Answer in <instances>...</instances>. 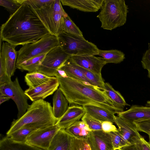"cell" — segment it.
Segmentation results:
<instances>
[{
    "mask_svg": "<svg viewBox=\"0 0 150 150\" xmlns=\"http://www.w3.org/2000/svg\"><path fill=\"white\" fill-rule=\"evenodd\" d=\"M26 1L1 27V40L15 47L35 42L50 34Z\"/></svg>",
    "mask_w": 150,
    "mask_h": 150,
    "instance_id": "6da1fadb",
    "label": "cell"
},
{
    "mask_svg": "<svg viewBox=\"0 0 150 150\" xmlns=\"http://www.w3.org/2000/svg\"><path fill=\"white\" fill-rule=\"evenodd\" d=\"M59 83V88L70 104L84 106L96 105L114 114L123 109L115 106L105 92L99 88L81 81L63 76L58 72L55 76Z\"/></svg>",
    "mask_w": 150,
    "mask_h": 150,
    "instance_id": "7a4b0ae2",
    "label": "cell"
},
{
    "mask_svg": "<svg viewBox=\"0 0 150 150\" xmlns=\"http://www.w3.org/2000/svg\"><path fill=\"white\" fill-rule=\"evenodd\" d=\"M58 121L53 115L50 103L43 99L37 100L30 105L22 117L13 120L6 133V136L26 125H34L45 127L56 124Z\"/></svg>",
    "mask_w": 150,
    "mask_h": 150,
    "instance_id": "3957f363",
    "label": "cell"
},
{
    "mask_svg": "<svg viewBox=\"0 0 150 150\" xmlns=\"http://www.w3.org/2000/svg\"><path fill=\"white\" fill-rule=\"evenodd\" d=\"M97 17L104 29L112 30L126 23L129 8L124 0H103Z\"/></svg>",
    "mask_w": 150,
    "mask_h": 150,
    "instance_id": "277c9868",
    "label": "cell"
},
{
    "mask_svg": "<svg viewBox=\"0 0 150 150\" xmlns=\"http://www.w3.org/2000/svg\"><path fill=\"white\" fill-rule=\"evenodd\" d=\"M34 10L50 34L57 36L63 32L64 17L68 14L60 0H53L41 8Z\"/></svg>",
    "mask_w": 150,
    "mask_h": 150,
    "instance_id": "5b68a950",
    "label": "cell"
},
{
    "mask_svg": "<svg viewBox=\"0 0 150 150\" xmlns=\"http://www.w3.org/2000/svg\"><path fill=\"white\" fill-rule=\"evenodd\" d=\"M59 46L71 56L98 55L99 49L83 36L63 32L57 36Z\"/></svg>",
    "mask_w": 150,
    "mask_h": 150,
    "instance_id": "8992f818",
    "label": "cell"
},
{
    "mask_svg": "<svg viewBox=\"0 0 150 150\" xmlns=\"http://www.w3.org/2000/svg\"><path fill=\"white\" fill-rule=\"evenodd\" d=\"M58 46L57 37L50 34L35 42L23 45L17 52L16 68L23 62L40 55L47 53Z\"/></svg>",
    "mask_w": 150,
    "mask_h": 150,
    "instance_id": "52a82bcc",
    "label": "cell"
},
{
    "mask_svg": "<svg viewBox=\"0 0 150 150\" xmlns=\"http://www.w3.org/2000/svg\"><path fill=\"white\" fill-rule=\"evenodd\" d=\"M71 56L59 46L47 53L38 72L50 77H55L66 61Z\"/></svg>",
    "mask_w": 150,
    "mask_h": 150,
    "instance_id": "ba28073f",
    "label": "cell"
},
{
    "mask_svg": "<svg viewBox=\"0 0 150 150\" xmlns=\"http://www.w3.org/2000/svg\"><path fill=\"white\" fill-rule=\"evenodd\" d=\"M0 93L12 99L18 109L17 119L22 117L26 112L30 105L28 100L29 99L21 88L16 77L15 80L0 86Z\"/></svg>",
    "mask_w": 150,
    "mask_h": 150,
    "instance_id": "9c48e42d",
    "label": "cell"
},
{
    "mask_svg": "<svg viewBox=\"0 0 150 150\" xmlns=\"http://www.w3.org/2000/svg\"><path fill=\"white\" fill-rule=\"evenodd\" d=\"M60 129L56 124L37 130L28 136L25 142L47 150L54 137Z\"/></svg>",
    "mask_w": 150,
    "mask_h": 150,
    "instance_id": "30bf717a",
    "label": "cell"
},
{
    "mask_svg": "<svg viewBox=\"0 0 150 150\" xmlns=\"http://www.w3.org/2000/svg\"><path fill=\"white\" fill-rule=\"evenodd\" d=\"M59 83L55 79L33 88H28L25 92L29 99L33 102L43 99L53 94L58 88Z\"/></svg>",
    "mask_w": 150,
    "mask_h": 150,
    "instance_id": "8fae6325",
    "label": "cell"
},
{
    "mask_svg": "<svg viewBox=\"0 0 150 150\" xmlns=\"http://www.w3.org/2000/svg\"><path fill=\"white\" fill-rule=\"evenodd\" d=\"M70 59L77 65L100 76H102V69L107 64L103 58L94 55L73 56H71Z\"/></svg>",
    "mask_w": 150,
    "mask_h": 150,
    "instance_id": "7c38bea8",
    "label": "cell"
},
{
    "mask_svg": "<svg viewBox=\"0 0 150 150\" xmlns=\"http://www.w3.org/2000/svg\"><path fill=\"white\" fill-rule=\"evenodd\" d=\"M114 123L118 127V130L129 145L135 144L142 137L133 122L115 116Z\"/></svg>",
    "mask_w": 150,
    "mask_h": 150,
    "instance_id": "4fadbf2b",
    "label": "cell"
},
{
    "mask_svg": "<svg viewBox=\"0 0 150 150\" xmlns=\"http://www.w3.org/2000/svg\"><path fill=\"white\" fill-rule=\"evenodd\" d=\"M87 140L91 150H114L110 135L102 130L91 131Z\"/></svg>",
    "mask_w": 150,
    "mask_h": 150,
    "instance_id": "5bb4252c",
    "label": "cell"
},
{
    "mask_svg": "<svg viewBox=\"0 0 150 150\" xmlns=\"http://www.w3.org/2000/svg\"><path fill=\"white\" fill-rule=\"evenodd\" d=\"M15 47L7 42H3L1 44L0 57L4 62L7 74L10 78L14 75L16 68L18 52Z\"/></svg>",
    "mask_w": 150,
    "mask_h": 150,
    "instance_id": "9a60e30c",
    "label": "cell"
},
{
    "mask_svg": "<svg viewBox=\"0 0 150 150\" xmlns=\"http://www.w3.org/2000/svg\"><path fill=\"white\" fill-rule=\"evenodd\" d=\"M85 113V110L82 106L76 105L69 106L56 124L60 129H65L79 121Z\"/></svg>",
    "mask_w": 150,
    "mask_h": 150,
    "instance_id": "2e32d148",
    "label": "cell"
},
{
    "mask_svg": "<svg viewBox=\"0 0 150 150\" xmlns=\"http://www.w3.org/2000/svg\"><path fill=\"white\" fill-rule=\"evenodd\" d=\"M62 4L85 12H96L100 9L103 0H61Z\"/></svg>",
    "mask_w": 150,
    "mask_h": 150,
    "instance_id": "e0dca14e",
    "label": "cell"
},
{
    "mask_svg": "<svg viewBox=\"0 0 150 150\" xmlns=\"http://www.w3.org/2000/svg\"><path fill=\"white\" fill-rule=\"evenodd\" d=\"M118 116L133 122L143 119H150V107L132 105L128 110L119 112Z\"/></svg>",
    "mask_w": 150,
    "mask_h": 150,
    "instance_id": "ac0fdd59",
    "label": "cell"
},
{
    "mask_svg": "<svg viewBox=\"0 0 150 150\" xmlns=\"http://www.w3.org/2000/svg\"><path fill=\"white\" fill-rule=\"evenodd\" d=\"M69 103L59 88L54 92L53 98V112L54 117L58 120L68 109Z\"/></svg>",
    "mask_w": 150,
    "mask_h": 150,
    "instance_id": "d6986e66",
    "label": "cell"
},
{
    "mask_svg": "<svg viewBox=\"0 0 150 150\" xmlns=\"http://www.w3.org/2000/svg\"><path fill=\"white\" fill-rule=\"evenodd\" d=\"M82 107L86 113L99 121L115 122V114L105 109L93 105H86Z\"/></svg>",
    "mask_w": 150,
    "mask_h": 150,
    "instance_id": "ffe728a7",
    "label": "cell"
},
{
    "mask_svg": "<svg viewBox=\"0 0 150 150\" xmlns=\"http://www.w3.org/2000/svg\"><path fill=\"white\" fill-rule=\"evenodd\" d=\"M71 135L60 129L54 137L47 150H69Z\"/></svg>",
    "mask_w": 150,
    "mask_h": 150,
    "instance_id": "44dd1931",
    "label": "cell"
},
{
    "mask_svg": "<svg viewBox=\"0 0 150 150\" xmlns=\"http://www.w3.org/2000/svg\"><path fill=\"white\" fill-rule=\"evenodd\" d=\"M0 150H45L26 142H16L6 137L0 141Z\"/></svg>",
    "mask_w": 150,
    "mask_h": 150,
    "instance_id": "7402d4cb",
    "label": "cell"
},
{
    "mask_svg": "<svg viewBox=\"0 0 150 150\" xmlns=\"http://www.w3.org/2000/svg\"><path fill=\"white\" fill-rule=\"evenodd\" d=\"M65 130L69 134L76 138L86 140L91 131L88 126L82 120L76 122Z\"/></svg>",
    "mask_w": 150,
    "mask_h": 150,
    "instance_id": "603a6c76",
    "label": "cell"
},
{
    "mask_svg": "<svg viewBox=\"0 0 150 150\" xmlns=\"http://www.w3.org/2000/svg\"><path fill=\"white\" fill-rule=\"evenodd\" d=\"M59 70L63 71L68 77L91 85L90 82L82 72L75 67L70 59V58L66 61Z\"/></svg>",
    "mask_w": 150,
    "mask_h": 150,
    "instance_id": "cb8c5ba5",
    "label": "cell"
},
{
    "mask_svg": "<svg viewBox=\"0 0 150 150\" xmlns=\"http://www.w3.org/2000/svg\"><path fill=\"white\" fill-rule=\"evenodd\" d=\"M103 91L116 107L124 109L125 106H130L121 93L115 90L109 83H105V88Z\"/></svg>",
    "mask_w": 150,
    "mask_h": 150,
    "instance_id": "d4e9b609",
    "label": "cell"
},
{
    "mask_svg": "<svg viewBox=\"0 0 150 150\" xmlns=\"http://www.w3.org/2000/svg\"><path fill=\"white\" fill-rule=\"evenodd\" d=\"M56 78L49 76L36 71L26 74L25 76V81L29 88H33Z\"/></svg>",
    "mask_w": 150,
    "mask_h": 150,
    "instance_id": "484cf974",
    "label": "cell"
},
{
    "mask_svg": "<svg viewBox=\"0 0 150 150\" xmlns=\"http://www.w3.org/2000/svg\"><path fill=\"white\" fill-rule=\"evenodd\" d=\"M44 128L45 127L36 125H27L23 126L8 137L16 142H25L27 137L31 133L37 130Z\"/></svg>",
    "mask_w": 150,
    "mask_h": 150,
    "instance_id": "4316f807",
    "label": "cell"
},
{
    "mask_svg": "<svg viewBox=\"0 0 150 150\" xmlns=\"http://www.w3.org/2000/svg\"><path fill=\"white\" fill-rule=\"evenodd\" d=\"M98 55L105 61L106 64H118L123 62L125 59V54L117 50H99Z\"/></svg>",
    "mask_w": 150,
    "mask_h": 150,
    "instance_id": "83f0119b",
    "label": "cell"
},
{
    "mask_svg": "<svg viewBox=\"0 0 150 150\" xmlns=\"http://www.w3.org/2000/svg\"><path fill=\"white\" fill-rule=\"evenodd\" d=\"M46 54L44 53L28 60L16 67V68L28 71L29 73L38 71L39 66Z\"/></svg>",
    "mask_w": 150,
    "mask_h": 150,
    "instance_id": "f1b7e54d",
    "label": "cell"
},
{
    "mask_svg": "<svg viewBox=\"0 0 150 150\" xmlns=\"http://www.w3.org/2000/svg\"><path fill=\"white\" fill-rule=\"evenodd\" d=\"M72 62L75 67L82 72L90 82L91 85L98 88L102 90H104L105 88V83L103 79L102 76L96 74L90 71L77 65L73 62Z\"/></svg>",
    "mask_w": 150,
    "mask_h": 150,
    "instance_id": "f546056e",
    "label": "cell"
},
{
    "mask_svg": "<svg viewBox=\"0 0 150 150\" xmlns=\"http://www.w3.org/2000/svg\"><path fill=\"white\" fill-rule=\"evenodd\" d=\"M63 30L64 32L68 33L83 36L82 32L68 15L64 17Z\"/></svg>",
    "mask_w": 150,
    "mask_h": 150,
    "instance_id": "4dcf8cb0",
    "label": "cell"
},
{
    "mask_svg": "<svg viewBox=\"0 0 150 150\" xmlns=\"http://www.w3.org/2000/svg\"><path fill=\"white\" fill-rule=\"evenodd\" d=\"M69 150H91V149L87 140L78 139L71 135Z\"/></svg>",
    "mask_w": 150,
    "mask_h": 150,
    "instance_id": "1f68e13d",
    "label": "cell"
},
{
    "mask_svg": "<svg viewBox=\"0 0 150 150\" xmlns=\"http://www.w3.org/2000/svg\"><path fill=\"white\" fill-rule=\"evenodd\" d=\"M109 134L111 137L114 150H118L122 147L129 145L118 129Z\"/></svg>",
    "mask_w": 150,
    "mask_h": 150,
    "instance_id": "d6a6232c",
    "label": "cell"
},
{
    "mask_svg": "<svg viewBox=\"0 0 150 150\" xmlns=\"http://www.w3.org/2000/svg\"><path fill=\"white\" fill-rule=\"evenodd\" d=\"M25 0H0V5L4 7L11 14L15 13Z\"/></svg>",
    "mask_w": 150,
    "mask_h": 150,
    "instance_id": "836d02e7",
    "label": "cell"
},
{
    "mask_svg": "<svg viewBox=\"0 0 150 150\" xmlns=\"http://www.w3.org/2000/svg\"><path fill=\"white\" fill-rule=\"evenodd\" d=\"M81 120L86 123L91 131L102 130V122L85 113L81 119Z\"/></svg>",
    "mask_w": 150,
    "mask_h": 150,
    "instance_id": "e575fe53",
    "label": "cell"
},
{
    "mask_svg": "<svg viewBox=\"0 0 150 150\" xmlns=\"http://www.w3.org/2000/svg\"><path fill=\"white\" fill-rule=\"evenodd\" d=\"M133 122L138 131L150 134V119H139Z\"/></svg>",
    "mask_w": 150,
    "mask_h": 150,
    "instance_id": "d590c367",
    "label": "cell"
},
{
    "mask_svg": "<svg viewBox=\"0 0 150 150\" xmlns=\"http://www.w3.org/2000/svg\"><path fill=\"white\" fill-rule=\"evenodd\" d=\"M11 80L6 72V69L4 62L0 57V86L6 84Z\"/></svg>",
    "mask_w": 150,
    "mask_h": 150,
    "instance_id": "8d00e7d4",
    "label": "cell"
},
{
    "mask_svg": "<svg viewBox=\"0 0 150 150\" xmlns=\"http://www.w3.org/2000/svg\"><path fill=\"white\" fill-rule=\"evenodd\" d=\"M53 0H26V2L34 9L41 8L53 1Z\"/></svg>",
    "mask_w": 150,
    "mask_h": 150,
    "instance_id": "74e56055",
    "label": "cell"
},
{
    "mask_svg": "<svg viewBox=\"0 0 150 150\" xmlns=\"http://www.w3.org/2000/svg\"><path fill=\"white\" fill-rule=\"evenodd\" d=\"M141 62L142 67L148 71L150 70V45L143 54Z\"/></svg>",
    "mask_w": 150,
    "mask_h": 150,
    "instance_id": "f35d334b",
    "label": "cell"
},
{
    "mask_svg": "<svg viewBox=\"0 0 150 150\" xmlns=\"http://www.w3.org/2000/svg\"><path fill=\"white\" fill-rule=\"evenodd\" d=\"M135 144L138 150H150V143L142 136Z\"/></svg>",
    "mask_w": 150,
    "mask_h": 150,
    "instance_id": "ab89813d",
    "label": "cell"
},
{
    "mask_svg": "<svg viewBox=\"0 0 150 150\" xmlns=\"http://www.w3.org/2000/svg\"><path fill=\"white\" fill-rule=\"evenodd\" d=\"M113 122L108 121L102 122V130L107 133L117 130L118 129L113 125Z\"/></svg>",
    "mask_w": 150,
    "mask_h": 150,
    "instance_id": "60d3db41",
    "label": "cell"
},
{
    "mask_svg": "<svg viewBox=\"0 0 150 150\" xmlns=\"http://www.w3.org/2000/svg\"><path fill=\"white\" fill-rule=\"evenodd\" d=\"M118 150H138L135 144L127 146L119 149Z\"/></svg>",
    "mask_w": 150,
    "mask_h": 150,
    "instance_id": "b9f144b4",
    "label": "cell"
},
{
    "mask_svg": "<svg viewBox=\"0 0 150 150\" xmlns=\"http://www.w3.org/2000/svg\"><path fill=\"white\" fill-rule=\"evenodd\" d=\"M10 98L0 93V104L9 100Z\"/></svg>",
    "mask_w": 150,
    "mask_h": 150,
    "instance_id": "7bdbcfd3",
    "label": "cell"
},
{
    "mask_svg": "<svg viewBox=\"0 0 150 150\" xmlns=\"http://www.w3.org/2000/svg\"><path fill=\"white\" fill-rule=\"evenodd\" d=\"M148 77L150 78V70L148 71Z\"/></svg>",
    "mask_w": 150,
    "mask_h": 150,
    "instance_id": "ee69618b",
    "label": "cell"
},
{
    "mask_svg": "<svg viewBox=\"0 0 150 150\" xmlns=\"http://www.w3.org/2000/svg\"><path fill=\"white\" fill-rule=\"evenodd\" d=\"M147 104L150 107V101H148L147 102Z\"/></svg>",
    "mask_w": 150,
    "mask_h": 150,
    "instance_id": "f6af8a7d",
    "label": "cell"
},
{
    "mask_svg": "<svg viewBox=\"0 0 150 150\" xmlns=\"http://www.w3.org/2000/svg\"><path fill=\"white\" fill-rule=\"evenodd\" d=\"M148 135H149V142L150 143V134H148Z\"/></svg>",
    "mask_w": 150,
    "mask_h": 150,
    "instance_id": "bcb514c9",
    "label": "cell"
}]
</instances>
